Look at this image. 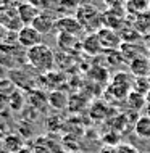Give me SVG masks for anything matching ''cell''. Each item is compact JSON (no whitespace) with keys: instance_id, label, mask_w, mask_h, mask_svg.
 <instances>
[{"instance_id":"6da1fadb","label":"cell","mask_w":150,"mask_h":153,"mask_svg":"<svg viewBox=\"0 0 150 153\" xmlns=\"http://www.w3.org/2000/svg\"><path fill=\"white\" fill-rule=\"evenodd\" d=\"M28 63L40 73H49L55 66V53L45 44L36 45L28 50Z\"/></svg>"},{"instance_id":"7a4b0ae2","label":"cell","mask_w":150,"mask_h":153,"mask_svg":"<svg viewBox=\"0 0 150 153\" xmlns=\"http://www.w3.org/2000/svg\"><path fill=\"white\" fill-rule=\"evenodd\" d=\"M74 16L81 23L86 34H92V32H97L100 27H103V11H100L97 7L90 5V3L81 5Z\"/></svg>"},{"instance_id":"3957f363","label":"cell","mask_w":150,"mask_h":153,"mask_svg":"<svg viewBox=\"0 0 150 153\" xmlns=\"http://www.w3.org/2000/svg\"><path fill=\"white\" fill-rule=\"evenodd\" d=\"M0 24H3L8 31L13 32H18L24 26L18 15V3L11 5L10 2H7L5 5L0 7Z\"/></svg>"},{"instance_id":"277c9868","label":"cell","mask_w":150,"mask_h":153,"mask_svg":"<svg viewBox=\"0 0 150 153\" xmlns=\"http://www.w3.org/2000/svg\"><path fill=\"white\" fill-rule=\"evenodd\" d=\"M18 44L21 45L23 48H29L36 47V45L44 44V36L40 34L36 27H32L31 24L29 26H23L21 29L18 31Z\"/></svg>"},{"instance_id":"5b68a950","label":"cell","mask_w":150,"mask_h":153,"mask_svg":"<svg viewBox=\"0 0 150 153\" xmlns=\"http://www.w3.org/2000/svg\"><path fill=\"white\" fill-rule=\"evenodd\" d=\"M57 19H58L57 13L49 11V10H42L39 13V16L34 19V23H32L31 26L36 27V29L39 31L42 36H47V34H50V32H55Z\"/></svg>"},{"instance_id":"8992f818","label":"cell","mask_w":150,"mask_h":153,"mask_svg":"<svg viewBox=\"0 0 150 153\" xmlns=\"http://www.w3.org/2000/svg\"><path fill=\"white\" fill-rule=\"evenodd\" d=\"M124 24H126V10L110 7V10L103 11V26L105 27L119 31Z\"/></svg>"},{"instance_id":"52a82bcc","label":"cell","mask_w":150,"mask_h":153,"mask_svg":"<svg viewBox=\"0 0 150 153\" xmlns=\"http://www.w3.org/2000/svg\"><path fill=\"white\" fill-rule=\"evenodd\" d=\"M97 36H99L102 45H103V48H105V52L107 50H119V47H121V44H123L118 31L110 29V27H105V26L100 27L97 31Z\"/></svg>"},{"instance_id":"ba28073f","label":"cell","mask_w":150,"mask_h":153,"mask_svg":"<svg viewBox=\"0 0 150 153\" xmlns=\"http://www.w3.org/2000/svg\"><path fill=\"white\" fill-rule=\"evenodd\" d=\"M55 32L57 34L63 32V34L78 36V34H81V32H84V29H82L81 23L78 21L76 16H60V18L57 19Z\"/></svg>"},{"instance_id":"9c48e42d","label":"cell","mask_w":150,"mask_h":153,"mask_svg":"<svg viewBox=\"0 0 150 153\" xmlns=\"http://www.w3.org/2000/svg\"><path fill=\"white\" fill-rule=\"evenodd\" d=\"M40 11L42 10L39 7H36L34 3L28 2V0L18 3V15H19V19H21V23L24 26H29V24L34 23V19L39 16Z\"/></svg>"},{"instance_id":"30bf717a","label":"cell","mask_w":150,"mask_h":153,"mask_svg":"<svg viewBox=\"0 0 150 153\" xmlns=\"http://www.w3.org/2000/svg\"><path fill=\"white\" fill-rule=\"evenodd\" d=\"M81 47H82V50H84V53H87V55H90V56H97V55H100V53L105 52V48H103L102 42H100L97 32L86 34V37L82 39Z\"/></svg>"},{"instance_id":"8fae6325","label":"cell","mask_w":150,"mask_h":153,"mask_svg":"<svg viewBox=\"0 0 150 153\" xmlns=\"http://www.w3.org/2000/svg\"><path fill=\"white\" fill-rule=\"evenodd\" d=\"M144 48H140V45L137 42H123L121 47H119V53H121L123 60L129 65L132 60L139 58V56H144Z\"/></svg>"},{"instance_id":"7c38bea8","label":"cell","mask_w":150,"mask_h":153,"mask_svg":"<svg viewBox=\"0 0 150 153\" xmlns=\"http://www.w3.org/2000/svg\"><path fill=\"white\" fill-rule=\"evenodd\" d=\"M129 71L134 77H149L150 74V63L147 56H139L129 63Z\"/></svg>"},{"instance_id":"4fadbf2b","label":"cell","mask_w":150,"mask_h":153,"mask_svg":"<svg viewBox=\"0 0 150 153\" xmlns=\"http://www.w3.org/2000/svg\"><path fill=\"white\" fill-rule=\"evenodd\" d=\"M132 26L136 27L137 31L142 36H150V11H144V13L137 15L132 18Z\"/></svg>"},{"instance_id":"5bb4252c","label":"cell","mask_w":150,"mask_h":153,"mask_svg":"<svg viewBox=\"0 0 150 153\" xmlns=\"http://www.w3.org/2000/svg\"><path fill=\"white\" fill-rule=\"evenodd\" d=\"M124 10H126L128 15H131L134 18V16L149 10V0H128Z\"/></svg>"},{"instance_id":"9a60e30c","label":"cell","mask_w":150,"mask_h":153,"mask_svg":"<svg viewBox=\"0 0 150 153\" xmlns=\"http://www.w3.org/2000/svg\"><path fill=\"white\" fill-rule=\"evenodd\" d=\"M134 132H136L137 137H140V139H150V118L140 116L136 121Z\"/></svg>"},{"instance_id":"2e32d148","label":"cell","mask_w":150,"mask_h":153,"mask_svg":"<svg viewBox=\"0 0 150 153\" xmlns=\"http://www.w3.org/2000/svg\"><path fill=\"white\" fill-rule=\"evenodd\" d=\"M57 44H58V47L63 48V50H71V48H74V45L78 44V36L60 32V34H57Z\"/></svg>"},{"instance_id":"e0dca14e","label":"cell","mask_w":150,"mask_h":153,"mask_svg":"<svg viewBox=\"0 0 150 153\" xmlns=\"http://www.w3.org/2000/svg\"><path fill=\"white\" fill-rule=\"evenodd\" d=\"M81 7L78 0H61L57 13H65V16H74L78 8Z\"/></svg>"},{"instance_id":"ac0fdd59","label":"cell","mask_w":150,"mask_h":153,"mask_svg":"<svg viewBox=\"0 0 150 153\" xmlns=\"http://www.w3.org/2000/svg\"><path fill=\"white\" fill-rule=\"evenodd\" d=\"M128 103H129V106H131L132 110H136V111L140 110V108L145 105V95L139 94V92H134V90H132V92L128 95Z\"/></svg>"},{"instance_id":"d6986e66","label":"cell","mask_w":150,"mask_h":153,"mask_svg":"<svg viewBox=\"0 0 150 153\" xmlns=\"http://www.w3.org/2000/svg\"><path fill=\"white\" fill-rule=\"evenodd\" d=\"M61 98H66V95L61 94V92H55V94L50 95V103H52L55 108H63L66 105V102H61Z\"/></svg>"},{"instance_id":"ffe728a7","label":"cell","mask_w":150,"mask_h":153,"mask_svg":"<svg viewBox=\"0 0 150 153\" xmlns=\"http://www.w3.org/2000/svg\"><path fill=\"white\" fill-rule=\"evenodd\" d=\"M8 32H10V31H8L3 24H0V42H5V40H7Z\"/></svg>"},{"instance_id":"44dd1931","label":"cell","mask_w":150,"mask_h":153,"mask_svg":"<svg viewBox=\"0 0 150 153\" xmlns=\"http://www.w3.org/2000/svg\"><path fill=\"white\" fill-rule=\"evenodd\" d=\"M145 50H147L149 55H150V36L145 37Z\"/></svg>"},{"instance_id":"7402d4cb","label":"cell","mask_w":150,"mask_h":153,"mask_svg":"<svg viewBox=\"0 0 150 153\" xmlns=\"http://www.w3.org/2000/svg\"><path fill=\"white\" fill-rule=\"evenodd\" d=\"M28 2H31V3H34L36 7H42V3H44V0H28Z\"/></svg>"},{"instance_id":"603a6c76","label":"cell","mask_w":150,"mask_h":153,"mask_svg":"<svg viewBox=\"0 0 150 153\" xmlns=\"http://www.w3.org/2000/svg\"><path fill=\"white\" fill-rule=\"evenodd\" d=\"M78 2H79V5H89L90 0H78Z\"/></svg>"},{"instance_id":"cb8c5ba5","label":"cell","mask_w":150,"mask_h":153,"mask_svg":"<svg viewBox=\"0 0 150 153\" xmlns=\"http://www.w3.org/2000/svg\"><path fill=\"white\" fill-rule=\"evenodd\" d=\"M145 102H147L149 105H150V90H149V92H147V95H145Z\"/></svg>"},{"instance_id":"d4e9b609","label":"cell","mask_w":150,"mask_h":153,"mask_svg":"<svg viewBox=\"0 0 150 153\" xmlns=\"http://www.w3.org/2000/svg\"><path fill=\"white\" fill-rule=\"evenodd\" d=\"M145 110H147V114H145V116L150 118V105H147V108H145Z\"/></svg>"},{"instance_id":"484cf974","label":"cell","mask_w":150,"mask_h":153,"mask_svg":"<svg viewBox=\"0 0 150 153\" xmlns=\"http://www.w3.org/2000/svg\"><path fill=\"white\" fill-rule=\"evenodd\" d=\"M5 3H7V0H0V7H2V5H5Z\"/></svg>"},{"instance_id":"4316f807","label":"cell","mask_w":150,"mask_h":153,"mask_svg":"<svg viewBox=\"0 0 150 153\" xmlns=\"http://www.w3.org/2000/svg\"><path fill=\"white\" fill-rule=\"evenodd\" d=\"M149 11H150V0H149Z\"/></svg>"},{"instance_id":"83f0119b","label":"cell","mask_w":150,"mask_h":153,"mask_svg":"<svg viewBox=\"0 0 150 153\" xmlns=\"http://www.w3.org/2000/svg\"><path fill=\"white\" fill-rule=\"evenodd\" d=\"M147 79H149V82H150V74H149V77H147Z\"/></svg>"},{"instance_id":"f1b7e54d","label":"cell","mask_w":150,"mask_h":153,"mask_svg":"<svg viewBox=\"0 0 150 153\" xmlns=\"http://www.w3.org/2000/svg\"><path fill=\"white\" fill-rule=\"evenodd\" d=\"M149 63H150V56H149Z\"/></svg>"}]
</instances>
